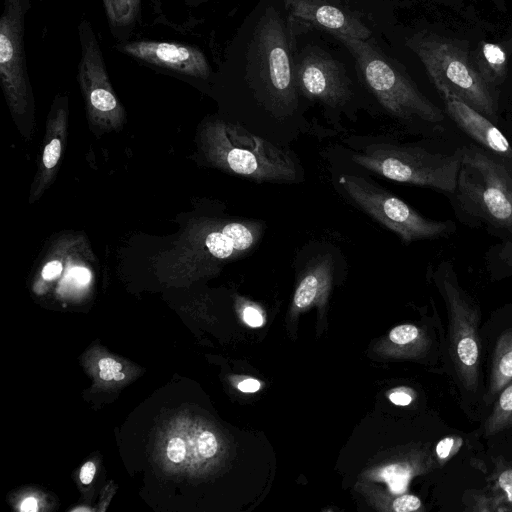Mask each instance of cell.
<instances>
[{
	"instance_id": "cell-14",
	"label": "cell",
	"mask_w": 512,
	"mask_h": 512,
	"mask_svg": "<svg viewBox=\"0 0 512 512\" xmlns=\"http://www.w3.org/2000/svg\"><path fill=\"white\" fill-rule=\"evenodd\" d=\"M263 224L260 221L228 222L205 238L208 251L217 259H228L251 251L261 239Z\"/></svg>"
},
{
	"instance_id": "cell-5",
	"label": "cell",
	"mask_w": 512,
	"mask_h": 512,
	"mask_svg": "<svg viewBox=\"0 0 512 512\" xmlns=\"http://www.w3.org/2000/svg\"><path fill=\"white\" fill-rule=\"evenodd\" d=\"M434 279L448 311L450 350L457 374L462 384L474 391L479 378V309L460 286L451 261L439 263Z\"/></svg>"
},
{
	"instance_id": "cell-30",
	"label": "cell",
	"mask_w": 512,
	"mask_h": 512,
	"mask_svg": "<svg viewBox=\"0 0 512 512\" xmlns=\"http://www.w3.org/2000/svg\"><path fill=\"white\" fill-rule=\"evenodd\" d=\"M414 393L408 388H400L395 390L389 395V399L392 403L400 406H406L413 400Z\"/></svg>"
},
{
	"instance_id": "cell-11",
	"label": "cell",
	"mask_w": 512,
	"mask_h": 512,
	"mask_svg": "<svg viewBox=\"0 0 512 512\" xmlns=\"http://www.w3.org/2000/svg\"><path fill=\"white\" fill-rule=\"evenodd\" d=\"M118 50L136 59L189 76L206 78L210 73L205 55L189 45L141 40L120 45Z\"/></svg>"
},
{
	"instance_id": "cell-8",
	"label": "cell",
	"mask_w": 512,
	"mask_h": 512,
	"mask_svg": "<svg viewBox=\"0 0 512 512\" xmlns=\"http://www.w3.org/2000/svg\"><path fill=\"white\" fill-rule=\"evenodd\" d=\"M257 64L264 89L273 104H294L295 84L289 50L278 18L269 17L257 39Z\"/></svg>"
},
{
	"instance_id": "cell-10",
	"label": "cell",
	"mask_w": 512,
	"mask_h": 512,
	"mask_svg": "<svg viewBox=\"0 0 512 512\" xmlns=\"http://www.w3.org/2000/svg\"><path fill=\"white\" fill-rule=\"evenodd\" d=\"M293 76L297 90L309 99L338 106L350 96L344 71L322 53L311 51L303 55L295 65Z\"/></svg>"
},
{
	"instance_id": "cell-29",
	"label": "cell",
	"mask_w": 512,
	"mask_h": 512,
	"mask_svg": "<svg viewBox=\"0 0 512 512\" xmlns=\"http://www.w3.org/2000/svg\"><path fill=\"white\" fill-rule=\"evenodd\" d=\"M185 454V443L181 438L175 437L168 442L167 456L172 462L180 463L184 460Z\"/></svg>"
},
{
	"instance_id": "cell-6",
	"label": "cell",
	"mask_w": 512,
	"mask_h": 512,
	"mask_svg": "<svg viewBox=\"0 0 512 512\" xmlns=\"http://www.w3.org/2000/svg\"><path fill=\"white\" fill-rule=\"evenodd\" d=\"M339 183L358 207L398 235L404 244L449 237L456 231L454 221L426 218L400 198L363 177L344 174L340 176Z\"/></svg>"
},
{
	"instance_id": "cell-17",
	"label": "cell",
	"mask_w": 512,
	"mask_h": 512,
	"mask_svg": "<svg viewBox=\"0 0 512 512\" xmlns=\"http://www.w3.org/2000/svg\"><path fill=\"white\" fill-rule=\"evenodd\" d=\"M512 380V329L503 332L496 342L492 358L489 392H500Z\"/></svg>"
},
{
	"instance_id": "cell-19",
	"label": "cell",
	"mask_w": 512,
	"mask_h": 512,
	"mask_svg": "<svg viewBox=\"0 0 512 512\" xmlns=\"http://www.w3.org/2000/svg\"><path fill=\"white\" fill-rule=\"evenodd\" d=\"M488 270L494 277L512 275V238L489 248L486 257Z\"/></svg>"
},
{
	"instance_id": "cell-13",
	"label": "cell",
	"mask_w": 512,
	"mask_h": 512,
	"mask_svg": "<svg viewBox=\"0 0 512 512\" xmlns=\"http://www.w3.org/2000/svg\"><path fill=\"white\" fill-rule=\"evenodd\" d=\"M290 15L328 32L366 40L371 31L358 17L324 0H283Z\"/></svg>"
},
{
	"instance_id": "cell-26",
	"label": "cell",
	"mask_w": 512,
	"mask_h": 512,
	"mask_svg": "<svg viewBox=\"0 0 512 512\" xmlns=\"http://www.w3.org/2000/svg\"><path fill=\"white\" fill-rule=\"evenodd\" d=\"M420 507V499L410 494L401 495L393 502V510L396 512H413L419 510Z\"/></svg>"
},
{
	"instance_id": "cell-18",
	"label": "cell",
	"mask_w": 512,
	"mask_h": 512,
	"mask_svg": "<svg viewBox=\"0 0 512 512\" xmlns=\"http://www.w3.org/2000/svg\"><path fill=\"white\" fill-rule=\"evenodd\" d=\"M494 408L485 422L487 436L512 427V380L500 391Z\"/></svg>"
},
{
	"instance_id": "cell-16",
	"label": "cell",
	"mask_w": 512,
	"mask_h": 512,
	"mask_svg": "<svg viewBox=\"0 0 512 512\" xmlns=\"http://www.w3.org/2000/svg\"><path fill=\"white\" fill-rule=\"evenodd\" d=\"M471 58L475 69L490 87L494 88L504 80L507 56L500 45L481 42Z\"/></svg>"
},
{
	"instance_id": "cell-12",
	"label": "cell",
	"mask_w": 512,
	"mask_h": 512,
	"mask_svg": "<svg viewBox=\"0 0 512 512\" xmlns=\"http://www.w3.org/2000/svg\"><path fill=\"white\" fill-rule=\"evenodd\" d=\"M438 91L447 114L464 133L484 149L512 162V146L494 122L447 90Z\"/></svg>"
},
{
	"instance_id": "cell-3",
	"label": "cell",
	"mask_w": 512,
	"mask_h": 512,
	"mask_svg": "<svg viewBox=\"0 0 512 512\" xmlns=\"http://www.w3.org/2000/svg\"><path fill=\"white\" fill-rule=\"evenodd\" d=\"M409 45L437 90L445 89L492 122L497 120L494 88L483 80L472 58L456 41L435 34H418Z\"/></svg>"
},
{
	"instance_id": "cell-34",
	"label": "cell",
	"mask_w": 512,
	"mask_h": 512,
	"mask_svg": "<svg viewBox=\"0 0 512 512\" xmlns=\"http://www.w3.org/2000/svg\"><path fill=\"white\" fill-rule=\"evenodd\" d=\"M71 274L73 278L81 285H85L90 281L91 273L85 267H75Z\"/></svg>"
},
{
	"instance_id": "cell-23",
	"label": "cell",
	"mask_w": 512,
	"mask_h": 512,
	"mask_svg": "<svg viewBox=\"0 0 512 512\" xmlns=\"http://www.w3.org/2000/svg\"><path fill=\"white\" fill-rule=\"evenodd\" d=\"M421 337L420 330L411 324L394 327L389 334L390 340L398 345H406Z\"/></svg>"
},
{
	"instance_id": "cell-7",
	"label": "cell",
	"mask_w": 512,
	"mask_h": 512,
	"mask_svg": "<svg viewBox=\"0 0 512 512\" xmlns=\"http://www.w3.org/2000/svg\"><path fill=\"white\" fill-rule=\"evenodd\" d=\"M221 158L233 173L257 182H294L298 167L290 153L236 126L219 130Z\"/></svg>"
},
{
	"instance_id": "cell-9",
	"label": "cell",
	"mask_w": 512,
	"mask_h": 512,
	"mask_svg": "<svg viewBox=\"0 0 512 512\" xmlns=\"http://www.w3.org/2000/svg\"><path fill=\"white\" fill-rule=\"evenodd\" d=\"M27 0H5L0 19V76L15 103L24 99L27 71L24 50V14Z\"/></svg>"
},
{
	"instance_id": "cell-4",
	"label": "cell",
	"mask_w": 512,
	"mask_h": 512,
	"mask_svg": "<svg viewBox=\"0 0 512 512\" xmlns=\"http://www.w3.org/2000/svg\"><path fill=\"white\" fill-rule=\"evenodd\" d=\"M333 35L351 51L368 87L389 114L407 123L441 130L443 111L372 46L365 40L339 33Z\"/></svg>"
},
{
	"instance_id": "cell-36",
	"label": "cell",
	"mask_w": 512,
	"mask_h": 512,
	"mask_svg": "<svg viewBox=\"0 0 512 512\" xmlns=\"http://www.w3.org/2000/svg\"><path fill=\"white\" fill-rule=\"evenodd\" d=\"M141 0H128L129 11L127 16L128 24L132 23L138 16Z\"/></svg>"
},
{
	"instance_id": "cell-21",
	"label": "cell",
	"mask_w": 512,
	"mask_h": 512,
	"mask_svg": "<svg viewBox=\"0 0 512 512\" xmlns=\"http://www.w3.org/2000/svg\"><path fill=\"white\" fill-rule=\"evenodd\" d=\"M103 5L111 25H128V0H103Z\"/></svg>"
},
{
	"instance_id": "cell-31",
	"label": "cell",
	"mask_w": 512,
	"mask_h": 512,
	"mask_svg": "<svg viewBox=\"0 0 512 512\" xmlns=\"http://www.w3.org/2000/svg\"><path fill=\"white\" fill-rule=\"evenodd\" d=\"M243 319L251 327H259L263 324L262 314L253 307H246L244 309Z\"/></svg>"
},
{
	"instance_id": "cell-20",
	"label": "cell",
	"mask_w": 512,
	"mask_h": 512,
	"mask_svg": "<svg viewBox=\"0 0 512 512\" xmlns=\"http://www.w3.org/2000/svg\"><path fill=\"white\" fill-rule=\"evenodd\" d=\"M413 472L414 470L410 465L397 463L390 464L381 469L380 476L393 493L399 494L406 490Z\"/></svg>"
},
{
	"instance_id": "cell-33",
	"label": "cell",
	"mask_w": 512,
	"mask_h": 512,
	"mask_svg": "<svg viewBox=\"0 0 512 512\" xmlns=\"http://www.w3.org/2000/svg\"><path fill=\"white\" fill-rule=\"evenodd\" d=\"M96 472V467L92 462H86L80 470V480L83 484L88 485L92 482Z\"/></svg>"
},
{
	"instance_id": "cell-24",
	"label": "cell",
	"mask_w": 512,
	"mask_h": 512,
	"mask_svg": "<svg viewBox=\"0 0 512 512\" xmlns=\"http://www.w3.org/2000/svg\"><path fill=\"white\" fill-rule=\"evenodd\" d=\"M463 441L460 437L449 436L441 439L436 446L439 460L446 462L461 447Z\"/></svg>"
},
{
	"instance_id": "cell-28",
	"label": "cell",
	"mask_w": 512,
	"mask_h": 512,
	"mask_svg": "<svg viewBox=\"0 0 512 512\" xmlns=\"http://www.w3.org/2000/svg\"><path fill=\"white\" fill-rule=\"evenodd\" d=\"M61 143L58 139H53L46 145L43 153V163L46 168L54 167L60 157Z\"/></svg>"
},
{
	"instance_id": "cell-32",
	"label": "cell",
	"mask_w": 512,
	"mask_h": 512,
	"mask_svg": "<svg viewBox=\"0 0 512 512\" xmlns=\"http://www.w3.org/2000/svg\"><path fill=\"white\" fill-rule=\"evenodd\" d=\"M62 271V264L59 261H51L47 263L42 270V277L45 280L57 278Z\"/></svg>"
},
{
	"instance_id": "cell-22",
	"label": "cell",
	"mask_w": 512,
	"mask_h": 512,
	"mask_svg": "<svg viewBox=\"0 0 512 512\" xmlns=\"http://www.w3.org/2000/svg\"><path fill=\"white\" fill-rule=\"evenodd\" d=\"M495 484L496 489L503 492V495H500L502 497L499 498L500 505L504 502L508 506L507 510L512 511V467L502 469L497 474Z\"/></svg>"
},
{
	"instance_id": "cell-1",
	"label": "cell",
	"mask_w": 512,
	"mask_h": 512,
	"mask_svg": "<svg viewBox=\"0 0 512 512\" xmlns=\"http://www.w3.org/2000/svg\"><path fill=\"white\" fill-rule=\"evenodd\" d=\"M449 199L462 223L486 228L501 241L512 238V162L480 145L461 147L456 188Z\"/></svg>"
},
{
	"instance_id": "cell-35",
	"label": "cell",
	"mask_w": 512,
	"mask_h": 512,
	"mask_svg": "<svg viewBox=\"0 0 512 512\" xmlns=\"http://www.w3.org/2000/svg\"><path fill=\"white\" fill-rule=\"evenodd\" d=\"M260 388V382L255 379H246L238 384V389L245 393H254Z\"/></svg>"
},
{
	"instance_id": "cell-37",
	"label": "cell",
	"mask_w": 512,
	"mask_h": 512,
	"mask_svg": "<svg viewBox=\"0 0 512 512\" xmlns=\"http://www.w3.org/2000/svg\"><path fill=\"white\" fill-rule=\"evenodd\" d=\"M37 509V501L33 497L26 498L21 504V511L24 512H35Z\"/></svg>"
},
{
	"instance_id": "cell-15",
	"label": "cell",
	"mask_w": 512,
	"mask_h": 512,
	"mask_svg": "<svg viewBox=\"0 0 512 512\" xmlns=\"http://www.w3.org/2000/svg\"><path fill=\"white\" fill-rule=\"evenodd\" d=\"M311 264L294 294V305L300 309L308 307L321 291L326 290L332 277L334 262L330 255L317 258Z\"/></svg>"
},
{
	"instance_id": "cell-25",
	"label": "cell",
	"mask_w": 512,
	"mask_h": 512,
	"mask_svg": "<svg viewBox=\"0 0 512 512\" xmlns=\"http://www.w3.org/2000/svg\"><path fill=\"white\" fill-rule=\"evenodd\" d=\"M198 452L204 458H210L217 452L218 443L213 433L202 432L197 440Z\"/></svg>"
},
{
	"instance_id": "cell-2",
	"label": "cell",
	"mask_w": 512,
	"mask_h": 512,
	"mask_svg": "<svg viewBox=\"0 0 512 512\" xmlns=\"http://www.w3.org/2000/svg\"><path fill=\"white\" fill-rule=\"evenodd\" d=\"M357 165L387 179L429 187L448 196L456 188L461 148L452 153L409 144L371 143L352 155Z\"/></svg>"
},
{
	"instance_id": "cell-38",
	"label": "cell",
	"mask_w": 512,
	"mask_h": 512,
	"mask_svg": "<svg viewBox=\"0 0 512 512\" xmlns=\"http://www.w3.org/2000/svg\"><path fill=\"white\" fill-rule=\"evenodd\" d=\"M123 378H124V374H123V373H121V372H118V373L116 374V376H115L114 380L119 381V380H122Z\"/></svg>"
},
{
	"instance_id": "cell-27",
	"label": "cell",
	"mask_w": 512,
	"mask_h": 512,
	"mask_svg": "<svg viewBox=\"0 0 512 512\" xmlns=\"http://www.w3.org/2000/svg\"><path fill=\"white\" fill-rule=\"evenodd\" d=\"M98 365L100 368L99 376L106 381L114 379L122 369V365L112 358H103Z\"/></svg>"
}]
</instances>
